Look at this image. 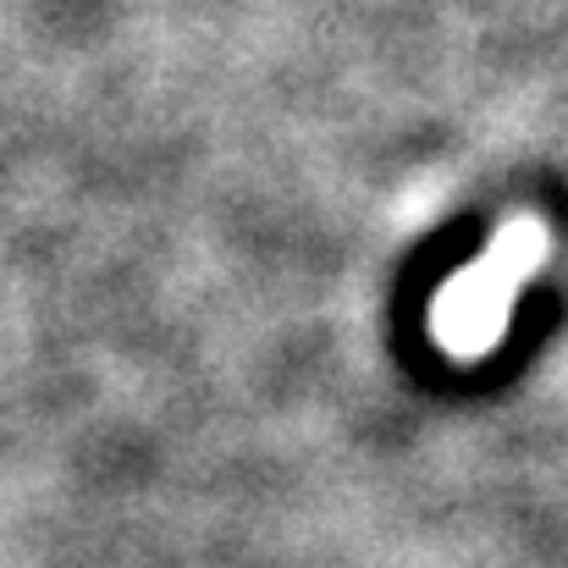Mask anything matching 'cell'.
<instances>
[{
  "label": "cell",
  "mask_w": 568,
  "mask_h": 568,
  "mask_svg": "<svg viewBox=\"0 0 568 568\" xmlns=\"http://www.w3.org/2000/svg\"><path fill=\"white\" fill-rule=\"evenodd\" d=\"M541 260V226L536 221H514L491 254H480L464 276H453L436 304H430V332L453 359H480L497 348V337L508 332V310L525 287V276Z\"/></svg>",
  "instance_id": "6da1fadb"
}]
</instances>
